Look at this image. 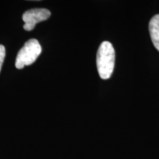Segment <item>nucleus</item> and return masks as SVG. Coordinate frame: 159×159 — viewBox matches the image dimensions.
I'll list each match as a JSON object with an SVG mask.
<instances>
[{"label": "nucleus", "instance_id": "obj_1", "mask_svg": "<svg viewBox=\"0 0 159 159\" xmlns=\"http://www.w3.org/2000/svg\"><path fill=\"white\" fill-rule=\"evenodd\" d=\"M115 50L109 41H103L99 45L97 54V67L99 75L103 80L111 77L114 69Z\"/></svg>", "mask_w": 159, "mask_h": 159}, {"label": "nucleus", "instance_id": "obj_2", "mask_svg": "<svg viewBox=\"0 0 159 159\" xmlns=\"http://www.w3.org/2000/svg\"><path fill=\"white\" fill-rule=\"evenodd\" d=\"M41 52L42 48L39 41L35 39H30L18 52L16 59V67L21 69L26 66L33 64L41 55Z\"/></svg>", "mask_w": 159, "mask_h": 159}, {"label": "nucleus", "instance_id": "obj_3", "mask_svg": "<svg viewBox=\"0 0 159 159\" xmlns=\"http://www.w3.org/2000/svg\"><path fill=\"white\" fill-rule=\"evenodd\" d=\"M51 16V12L46 8H35L25 11L22 15V19L25 21L24 29L27 31H31L35 28V25L41 21H46Z\"/></svg>", "mask_w": 159, "mask_h": 159}, {"label": "nucleus", "instance_id": "obj_4", "mask_svg": "<svg viewBox=\"0 0 159 159\" xmlns=\"http://www.w3.org/2000/svg\"><path fill=\"white\" fill-rule=\"evenodd\" d=\"M149 31L154 47L159 51V14L151 19L149 23Z\"/></svg>", "mask_w": 159, "mask_h": 159}, {"label": "nucleus", "instance_id": "obj_5", "mask_svg": "<svg viewBox=\"0 0 159 159\" xmlns=\"http://www.w3.org/2000/svg\"><path fill=\"white\" fill-rule=\"evenodd\" d=\"M5 47L3 45L0 44V71H1L2 66L4 60L5 58Z\"/></svg>", "mask_w": 159, "mask_h": 159}]
</instances>
